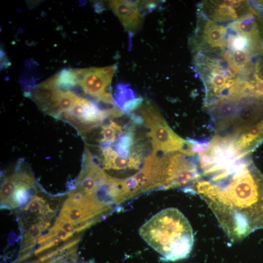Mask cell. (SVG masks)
<instances>
[{"label":"cell","mask_w":263,"mask_h":263,"mask_svg":"<svg viewBox=\"0 0 263 263\" xmlns=\"http://www.w3.org/2000/svg\"><path fill=\"white\" fill-rule=\"evenodd\" d=\"M18 179V172L7 177L2 183L0 189L1 202L7 205L15 190Z\"/></svg>","instance_id":"12"},{"label":"cell","mask_w":263,"mask_h":263,"mask_svg":"<svg viewBox=\"0 0 263 263\" xmlns=\"http://www.w3.org/2000/svg\"><path fill=\"white\" fill-rule=\"evenodd\" d=\"M139 233L165 261L186 258L193 246L190 224L179 210L174 207L165 208L155 214L140 227Z\"/></svg>","instance_id":"2"},{"label":"cell","mask_w":263,"mask_h":263,"mask_svg":"<svg viewBox=\"0 0 263 263\" xmlns=\"http://www.w3.org/2000/svg\"></svg>","instance_id":"13"},{"label":"cell","mask_w":263,"mask_h":263,"mask_svg":"<svg viewBox=\"0 0 263 263\" xmlns=\"http://www.w3.org/2000/svg\"><path fill=\"white\" fill-rule=\"evenodd\" d=\"M124 132L123 128L113 120L103 124L100 133L101 138L99 141L101 148L113 145L118 137Z\"/></svg>","instance_id":"10"},{"label":"cell","mask_w":263,"mask_h":263,"mask_svg":"<svg viewBox=\"0 0 263 263\" xmlns=\"http://www.w3.org/2000/svg\"><path fill=\"white\" fill-rule=\"evenodd\" d=\"M135 144V134L133 127L127 128L124 133L117 138L114 146L115 150L121 157L129 158Z\"/></svg>","instance_id":"9"},{"label":"cell","mask_w":263,"mask_h":263,"mask_svg":"<svg viewBox=\"0 0 263 263\" xmlns=\"http://www.w3.org/2000/svg\"><path fill=\"white\" fill-rule=\"evenodd\" d=\"M103 165L104 170H112L124 173L128 171H131L129 158L120 156L112 146L101 148Z\"/></svg>","instance_id":"8"},{"label":"cell","mask_w":263,"mask_h":263,"mask_svg":"<svg viewBox=\"0 0 263 263\" xmlns=\"http://www.w3.org/2000/svg\"><path fill=\"white\" fill-rule=\"evenodd\" d=\"M113 118V109H104L99 104L80 96H78L74 105L60 117L71 124L80 133L103 125L108 119Z\"/></svg>","instance_id":"6"},{"label":"cell","mask_w":263,"mask_h":263,"mask_svg":"<svg viewBox=\"0 0 263 263\" xmlns=\"http://www.w3.org/2000/svg\"><path fill=\"white\" fill-rule=\"evenodd\" d=\"M138 1L112 0L110 6L118 18L124 28L132 33L141 25V16L138 7Z\"/></svg>","instance_id":"7"},{"label":"cell","mask_w":263,"mask_h":263,"mask_svg":"<svg viewBox=\"0 0 263 263\" xmlns=\"http://www.w3.org/2000/svg\"><path fill=\"white\" fill-rule=\"evenodd\" d=\"M139 111L149 129L148 135L154 151L163 154L181 151L191 156L196 154L193 150V144L171 129L153 104L145 102Z\"/></svg>","instance_id":"3"},{"label":"cell","mask_w":263,"mask_h":263,"mask_svg":"<svg viewBox=\"0 0 263 263\" xmlns=\"http://www.w3.org/2000/svg\"><path fill=\"white\" fill-rule=\"evenodd\" d=\"M31 95L42 111L59 119L73 106L78 95L58 87L52 76L35 87Z\"/></svg>","instance_id":"4"},{"label":"cell","mask_w":263,"mask_h":263,"mask_svg":"<svg viewBox=\"0 0 263 263\" xmlns=\"http://www.w3.org/2000/svg\"><path fill=\"white\" fill-rule=\"evenodd\" d=\"M116 65L101 68L73 69L77 85L84 94L93 97L98 103L115 105L111 90L112 77Z\"/></svg>","instance_id":"5"},{"label":"cell","mask_w":263,"mask_h":263,"mask_svg":"<svg viewBox=\"0 0 263 263\" xmlns=\"http://www.w3.org/2000/svg\"><path fill=\"white\" fill-rule=\"evenodd\" d=\"M137 97H136L135 92L130 87V85L123 83L116 85L113 100L115 105L120 110L125 104Z\"/></svg>","instance_id":"11"},{"label":"cell","mask_w":263,"mask_h":263,"mask_svg":"<svg viewBox=\"0 0 263 263\" xmlns=\"http://www.w3.org/2000/svg\"><path fill=\"white\" fill-rule=\"evenodd\" d=\"M249 158L201 177L192 187L234 241L263 228V175Z\"/></svg>","instance_id":"1"}]
</instances>
